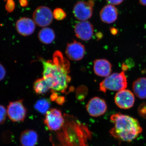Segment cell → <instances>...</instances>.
I'll list each match as a JSON object with an SVG mask.
<instances>
[{
    "instance_id": "1",
    "label": "cell",
    "mask_w": 146,
    "mask_h": 146,
    "mask_svg": "<svg viewBox=\"0 0 146 146\" xmlns=\"http://www.w3.org/2000/svg\"><path fill=\"white\" fill-rule=\"evenodd\" d=\"M43 78L53 91L65 92L71 81L70 63L59 51L55 52L52 60L41 58Z\"/></svg>"
},
{
    "instance_id": "2",
    "label": "cell",
    "mask_w": 146,
    "mask_h": 146,
    "mask_svg": "<svg viewBox=\"0 0 146 146\" xmlns=\"http://www.w3.org/2000/svg\"><path fill=\"white\" fill-rule=\"evenodd\" d=\"M110 121L115 127L110 132L120 141L130 142L136 139L143 131L138 120L128 115L116 113L111 115Z\"/></svg>"
},
{
    "instance_id": "3",
    "label": "cell",
    "mask_w": 146,
    "mask_h": 146,
    "mask_svg": "<svg viewBox=\"0 0 146 146\" xmlns=\"http://www.w3.org/2000/svg\"><path fill=\"white\" fill-rule=\"evenodd\" d=\"M127 86V78L124 72L110 75L100 83V91L105 93L107 90L119 91L126 89Z\"/></svg>"
},
{
    "instance_id": "4",
    "label": "cell",
    "mask_w": 146,
    "mask_h": 146,
    "mask_svg": "<svg viewBox=\"0 0 146 146\" xmlns=\"http://www.w3.org/2000/svg\"><path fill=\"white\" fill-rule=\"evenodd\" d=\"M7 115L9 118L14 122H23L26 117L27 109L23 100L11 102L7 107Z\"/></svg>"
},
{
    "instance_id": "5",
    "label": "cell",
    "mask_w": 146,
    "mask_h": 146,
    "mask_svg": "<svg viewBox=\"0 0 146 146\" xmlns=\"http://www.w3.org/2000/svg\"><path fill=\"white\" fill-rule=\"evenodd\" d=\"M35 23L38 26L46 27L52 23L53 20V12L51 9L46 6L38 7L33 14Z\"/></svg>"
},
{
    "instance_id": "6",
    "label": "cell",
    "mask_w": 146,
    "mask_h": 146,
    "mask_svg": "<svg viewBox=\"0 0 146 146\" xmlns=\"http://www.w3.org/2000/svg\"><path fill=\"white\" fill-rule=\"evenodd\" d=\"M44 122L50 130H59L64 123L61 111L56 108L50 109L46 113Z\"/></svg>"
},
{
    "instance_id": "7",
    "label": "cell",
    "mask_w": 146,
    "mask_h": 146,
    "mask_svg": "<svg viewBox=\"0 0 146 146\" xmlns=\"http://www.w3.org/2000/svg\"><path fill=\"white\" fill-rule=\"evenodd\" d=\"M86 109L91 117H98L103 115L106 112L107 105L104 100L99 97H95L88 102Z\"/></svg>"
},
{
    "instance_id": "8",
    "label": "cell",
    "mask_w": 146,
    "mask_h": 146,
    "mask_svg": "<svg viewBox=\"0 0 146 146\" xmlns=\"http://www.w3.org/2000/svg\"><path fill=\"white\" fill-rule=\"evenodd\" d=\"M114 100L115 104L121 109H129L133 107L135 102L134 94L126 89L118 91Z\"/></svg>"
},
{
    "instance_id": "9",
    "label": "cell",
    "mask_w": 146,
    "mask_h": 146,
    "mask_svg": "<svg viewBox=\"0 0 146 146\" xmlns=\"http://www.w3.org/2000/svg\"><path fill=\"white\" fill-rule=\"evenodd\" d=\"M93 7L88 1H79L74 6L73 14L77 19L80 21H87L93 15Z\"/></svg>"
},
{
    "instance_id": "10",
    "label": "cell",
    "mask_w": 146,
    "mask_h": 146,
    "mask_svg": "<svg viewBox=\"0 0 146 146\" xmlns=\"http://www.w3.org/2000/svg\"><path fill=\"white\" fill-rule=\"evenodd\" d=\"M85 52L86 49L84 45L75 40L68 43L65 50V54L67 57L74 61L82 59L85 55Z\"/></svg>"
},
{
    "instance_id": "11",
    "label": "cell",
    "mask_w": 146,
    "mask_h": 146,
    "mask_svg": "<svg viewBox=\"0 0 146 146\" xmlns=\"http://www.w3.org/2000/svg\"><path fill=\"white\" fill-rule=\"evenodd\" d=\"M74 32L77 38L83 41H89L93 36L94 27L89 21H80L76 24Z\"/></svg>"
},
{
    "instance_id": "12",
    "label": "cell",
    "mask_w": 146,
    "mask_h": 146,
    "mask_svg": "<svg viewBox=\"0 0 146 146\" xmlns=\"http://www.w3.org/2000/svg\"><path fill=\"white\" fill-rule=\"evenodd\" d=\"M16 27V31L19 34L23 36H29L35 30V23L31 18L23 17L17 21Z\"/></svg>"
},
{
    "instance_id": "13",
    "label": "cell",
    "mask_w": 146,
    "mask_h": 146,
    "mask_svg": "<svg viewBox=\"0 0 146 146\" xmlns=\"http://www.w3.org/2000/svg\"><path fill=\"white\" fill-rule=\"evenodd\" d=\"M118 10L115 6L108 4L104 6L100 12V16L102 22L110 24L115 23L118 19Z\"/></svg>"
},
{
    "instance_id": "14",
    "label": "cell",
    "mask_w": 146,
    "mask_h": 146,
    "mask_svg": "<svg viewBox=\"0 0 146 146\" xmlns=\"http://www.w3.org/2000/svg\"><path fill=\"white\" fill-rule=\"evenodd\" d=\"M111 63L106 59H97L94 61V70L97 76L107 77L112 72Z\"/></svg>"
},
{
    "instance_id": "15",
    "label": "cell",
    "mask_w": 146,
    "mask_h": 146,
    "mask_svg": "<svg viewBox=\"0 0 146 146\" xmlns=\"http://www.w3.org/2000/svg\"><path fill=\"white\" fill-rule=\"evenodd\" d=\"M20 141L23 146H35L38 143V134L32 129L24 130L21 133Z\"/></svg>"
},
{
    "instance_id": "16",
    "label": "cell",
    "mask_w": 146,
    "mask_h": 146,
    "mask_svg": "<svg viewBox=\"0 0 146 146\" xmlns=\"http://www.w3.org/2000/svg\"><path fill=\"white\" fill-rule=\"evenodd\" d=\"M132 89L134 94L139 98L146 99V78H140L133 82Z\"/></svg>"
},
{
    "instance_id": "17",
    "label": "cell",
    "mask_w": 146,
    "mask_h": 146,
    "mask_svg": "<svg viewBox=\"0 0 146 146\" xmlns=\"http://www.w3.org/2000/svg\"><path fill=\"white\" fill-rule=\"evenodd\" d=\"M38 37L39 41L46 44L52 43L55 38V34L52 29L44 27L39 31Z\"/></svg>"
},
{
    "instance_id": "18",
    "label": "cell",
    "mask_w": 146,
    "mask_h": 146,
    "mask_svg": "<svg viewBox=\"0 0 146 146\" xmlns=\"http://www.w3.org/2000/svg\"><path fill=\"white\" fill-rule=\"evenodd\" d=\"M33 89L35 93L38 95L46 94L50 88L44 78L37 79L33 83Z\"/></svg>"
},
{
    "instance_id": "19",
    "label": "cell",
    "mask_w": 146,
    "mask_h": 146,
    "mask_svg": "<svg viewBox=\"0 0 146 146\" xmlns=\"http://www.w3.org/2000/svg\"><path fill=\"white\" fill-rule=\"evenodd\" d=\"M34 108L36 111L40 114H46L49 110L50 107V102L49 100L47 99H41L37 100L34 105Z\"/></svg>"
},
{
    "instance_id": "20",
    "label": "cell",
    "mask_w": 146,
    "mask_h": 146,
    "mask_svg": "<svg viewBox=\"0 0 146 146\" xmlns=\"http://www.w3.org/2000/svg\"><path fill=\"white\" fill-rule=\"evenodd\" d=\"M87 93L88 89L87 87L84 85L79 86L76 90V97L77 99L80 101L83 100L87 95Z\"/></svg>"
},
{
    "instance_id": "21",
    "label": "cell",
    "mask_w": 146,
    "mask_h": 146,
    "mask_svg": "<svg viewBox=\"0 0 146 146\" xmlns=\"http://www.w3.org/2000/svg\"><path fill=\"white\" fill-rule=\"evenodd\" d=\"M54 18L58 21H63L67 17L65 11L60 8L55 9L53 12Z\"/></svg>"
},
{
    "instance_id": "22",
    "label": "cell",
    "mask_w": 146,
    "mask_h": 146,
    "mask_svg": "<svg viewBox=\"0 0 146 146\" xmlns=\"http://www.w3.org/2000/svg\"><path fill=\"white\" fill-rule=\"evenodd\" d=\"M7 112L3 106L0 105V125L3 124L5 122L7 117Z\"/></svg>"
},
{
    "instance_id": "23",
    "label": "cell",
    "mask_w": 146,
    "mask_h": 146,
    "mask_svg": "<svg viewBox=\"0 0 146 146\" xmlns=\"http://www.w3.org/2000/svg\"><path fill=\"white\" fill-rule=\"evenodd\" d=\"M6 2L5 8L7 12H13L15 8V3L13 0H4Z\"/></svg>"
},
{
    "instance_id": "24",
    "label": "cell",
    "mask_w": 146,
    "mask_h": 146,
    "mask_svg": "<svg viewBox=\"0 0 146 146\" xmlns=\"http://www.w3.org/2000/svg\"><path fill=\"white\" fill-rule=\"evenodd\" d=\"M138 115L141 117L146 119V103L143 102L140 105L138 109Z\"/></svg>"
},
{
    "instance_id": "25",
    "label": "cell",
    "mask_w": 146,
    "mask_h": 146,
    "mask_svg": "<svg viewBox=\"0 0 146 146\" xmlns=\"http://www.w3.org/2000/svg\"><path fill=\"white\" fill-rule=\"evenodd\" d=\"M6 74V71L5 67L0 63V81L5 78Z\"/></svg>"
},
{
    "instance_id": "26",
    "label": "cell",
    "mask_w": 146,
    "mask_h": 146,
    "mask_svg": "<svg viewBox=\"0 0 146 146\" xmlns=\"http://www.w3.org/2000/svg\"><path fill=\"white\" fill-rule=\"evenodd\" d=\"M108 4L116 6L119 5L122 3L124 0H106Z\"/></svg>"
},
{
    "instance_id": "27",
    "label": "cell",
    "mask_w": 146,
    "mask_h": 146,
    "mask_svg": "<svg viewBox=\"0 0 146 146\" xmlns=\"http://www.w3.org/2000/svg\"><path fill=\"white\" fill-rule=\"evenodd\" d=\"M56 102L59 105H63L65 103V98L63 96H58L55 100Z\"/></svg>"
},
{
    "instance_id": "28",
    "label": "cell",
    "mask_w": 146,
    "mask_h": 146,
    "mask_svg": "<svg viewBox=\"0 0 146 146\" xmlns=\"http://www.w3.org/2000/svg\"><path fill=\"white\" fill-rule=\"evenodd\" d=\"M19 3L21 6L23 7H26L29 5L27 0H19Z\"/></svg>"
},
{
    "instance_id": "29",
    "label": "cell",
    "mask_w": 146,
    "mask_h": 146,
    "mask_svg": "<svg viewBox=\"0 0 146 146\" xmlns=\"http://www.w3.org/2000/svg\"><path fill=\"white\" fill-rule=\"evenodd\" d=\"M58 96V94H56V92H54V91H53L52 94L51 95L50 99L52 101H54Z\"/></svg>"
},
{
    "instance_id": "30",
    "label": "cell",
    "mask_w": 146,
    "mask_h": 146,
    "mask_svg": "<svg viewBox=\"0 0 146 146\" xmlns=\"http://www.w3.org/2000/svg\"><path fill=\"white\" fill-rule=\"evenodd\" d=\"M110 32L113 35H115L117 33L118 31L117 29L115 28L112 27L110 29Z\"/></svg>"
},
{
    "instance_id": "31",
    "label": "cell",
    "mask_w": 146,
    "mask_h": 146,
    "mask_svg": "<svg viewBox=\"0 0 146 146\" xmlns=\"http://www.w3.org/2000/svg\"><path fill=\"white\" fill-rule=\"evenodd\" d=\"M139 3L141 5L146 6V0H139Z\"/></svg>"
}]
</instances>
